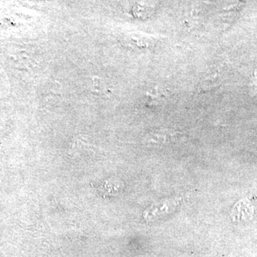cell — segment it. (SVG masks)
Here are the masks:
<instances>
[{
    "instance_id": "1",
    "label": "cell",
    "mask_w": 257,
    "mask_h": 257,
    "mask_svg": "<svg viewBox=\"0 0 257 257\" xmlns=\"http://www.w3.org/2000/svg\"><path fill=\"white\" fill-rule=\"evenodd\" d=\"M157 39L147 35L132 34L123 39V44L126 46L138 50H147L153 48L156 45Z\"/></svg>"
},
{
    "instance_id": "2",
    "label": "cell",
    "mask_w": 257,
    "mask_h": 257,
    "mask_svg": "<svg viewBox=\"0 0 257 257\" xmlns=\"http://www.w3.org/2000/svg\"><path fill=\"white\" fill-rule=\"evenodd\" d=\"M253 209L247 199H243L235 205L233 209V219L234 220H247L253 215Z\"/></svg>"
},
{
    "instance_id": "3",
    "label": "cell",
    "mask_w": 257,
    "mask_h": 257,
    "mask_svg": "<svg viewBox=\"0 0 257 257\" xmlns=\"http://www.w3.org/2000/svg\"><path fill=\"white\" fill-rule=\"evenodd\" d=\"M222 82V77L219 72H211L203 77L199 84V92L205 93L213 90L220 86Z\"/></svg>"
},
{
    "instance_id": "4",
    "label": "cell",
    "mask_w": 257,
    "mask_h": 257,
    "mask_svg": "<svg viewBox=\"0 0 257 257\" xmlns=\"http://www.w3.org/2000/svg\"><path fill=\"white\" fill-rule=\"evenodd\" d=\"M146 97L149 105H161L165 102L168 97V93L164 88L157 86L146 93Z\"/></svg>"
},
{
    "instance_id": "5",
    "label": "cell",
    "mask_w": 257,
    "mask_h": 257,
    "mask_svg": "<svg viewBox=\"0 0 257 257\" xmlns=\"http://www.w3.org/2000/svg\"><path fill=\"white\" fill-rule=\"evenodd\" d=\"M178 134L171 130H161L152 133L150 136V140L153 143H165L176 138Z\"/></svg>"
},
{
    "instance_id": "6",
    "label": "cell",
    "mask_w": 257,
    "mask_h": 257,
    "mask_svg": "<svg viewBox=\"0 0 257 257\" xmlns=\"http://www.w3.org/2000/svg\"><path fill=\"white\" fill-rule=\"evenodd\" d=\"M134 15L137 18H144L148 17L152 13L150 6L145 4H138L133 8Z\"/></svg>"
}]
</instances>
